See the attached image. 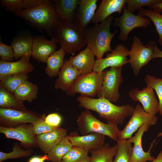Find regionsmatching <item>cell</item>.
I'll return each instance as SVG.
<instances>
[{"instance_id":"1","label":"cell","mask_w":162,"mask_h":162,"mask_svg":"<svg viewBox=\"0 0 162 162\" xmlns=\"http://www.w3.org/2000/svg\"><path fill=\"white\" fill-rule=\"evenodd\" d=\"M77 100L79 106L95 111L107 123L117 125L122 124L125 119L132 115L134 109L128 104L120 106L116 105L103 97L94 98L81 95Z\"/></svg>"},{"instance_id":"2","label":"cell","mask_w":162,"mask_h":162,"mask_svg":"<svg viewBox=\"0 0 162 162\" xmlns=\"http://www.w3.org/2000/svg\"><path fill=\"white\" fill-rule=\"evenodd\" d=\"M113 19V17L110 16L100 23L85 29L86 44L96 56V60L103 58L105 53L112 50L110 46L111 41L118 32L117 30L113 33L110 32Z\"/></svg>"},{"instance_id":"3","label":"cell","mask_w":162,"mask_h":162,"mask_svg":"<svg viewBox=\"0 0 162 162\" xmlns=\"http://www.w3.org/2000/svg\"><path fill=\"white\" fill-rule=\"evenodd\" d=\"M85 29L74 20H61L53 30V38L66 53L73 56L86 45Z\"/></svg>"},{"instance_id":"4","label":"cell","mask_w":162,"mask_h":162,"mask_svg":"<svg viewBox=\"0 0 162 162\" xmlns=\"http://www.w3.org/2000/svg\"><path fill=\"white\" fill-rule=\"evenodd\" d=\"M15 14L47 31L53 30L61 20L56 12L53 1L49 0H46L36 7L22 10Z\"/></svg>"},{"instance_id":"5","label":"cell","mask_w":162,"mask_h":162,"mask_svg":"<svg viewBox=\"0 0 162 162\" xmlns=\"http://www.w3.org/2000/svg\"><path fill=\"white\" fill-rule=\"evenodd\" d=\"M76 122L78 130L82 135L95 133L107 136L116 142L119 138L120 130L118 125L103 123L89 110L82 111L78 117Z\"/></svg>"},{"instance_id":"6","label":"cell","mask_w":162,"mask_h":162,"mask_svg":"<svg viewBox=\"0 0 162 162\" xmlns=\"http://www.w3.org/2000/svg\"><path fill=\"white\" fill-rule=\"evenodd\" d=\"M156 43L151 40L144 46L139 38L134 37L131 47L129 52L128 63L131 65L134 74L137 76L141 68L152 59Z\"/></svg>"},{"instance_id":"7","label":"cell","mask_w":162,"mask_h":162,"mask_svg":"<svg viewBox=\"0 0 162 162\" xmlns=\"http://www.w3.org/2000/svg\"><path fill=\"white\" fill-rule=\"evenodd\" d=\"M103 81L102 73L92 71L89 74L78 77L66 92V94L68 95L73 96L78 93L82 95L93 97L98 95L101 87Z\"/></svg>"},{"instance_id":"8","label":"cell","mask_w":162,"mask_h":162,"mask_svg":"<svg viewBox=\"0 0 162 162\" xmlns=\"http://www.w3.org/2000/svg\"><path fill=\"white\" fill-rule=\"evenodd\" d=\"M122 67H111L102 72L103 81L97 95L98 98H104L112 103L118 100L120 97L119 88L123 81Z\"/></svg>"},{"instance_id":"9","label":"cell","mask_w":162,"mask_h":162,"mask_svg":"<svg viewBox=\"0 0 162 162\" xmlns=\"http://www.w3.org/2000/svg\"><path fill=\"white\" fill-rule=\"evenodd\" d=\"M150 25L149 20L144 16L136 15L131 13L127 7L123 8V13L120 17L115 18L113 24L114 27H118L120 29L119 38L125 41L130 32L138 28H146Z\"/></svg>"},{"instance_id":"10","label":"cell","mask_w":162,"mask_h":162,"mask_svg":"<svg viewBox=\"0 0 162 162\" xmlns=\"http://www.w3.org/2000/svg\"><path fill=\"white\" fill-rule=\"evenodd\" d=\"M158 118L145 112L139 104L135 106L131 116L124 129L120 131L119 139H128L145 124L150 127L155 125Z\"/></svg>"},{"instance_id":"11","label":"cell","mask_w":162,"mask_h":162,"mask_svg":"<svg viewBox=\"0 0 162 162\" xmlns=\"http://www.w3.org/2000/svg\"><path fill=\"white\" fill-rule=\"evenodd\" d=\"M43 116L28 110L0 108V123L1 126L3 127H13L21 124H32Z\"/></svg>"},{"instance_id":"12","label":"cell","mask_w":162,"mask_h":162,"mask_svg":"<svg viewBox=\"0 0 162 162\" xmlns=\"http://www.w3.org/2000/svg\"><path fill=\"white\" fill-rule=\"evenodd\" d=\"M0 132L7 138L19 140L25 147L29 148L38 146L36 135L32 131V124H23L9 127L1 126Z\"/></svg>"},{"instance_id":"13","label":"cell","mask_w":162,"mask_h":162,"mask_svg":"<svg viewBox=\"0 0 162 162\" xmlns=\"http://www.w3.org/2000/svg\"><path fill=\"white\" fill-rule=\"evenodd\" d=\"M129 50L121 44H118L106 57L95 60L93 71L102 73L107 68L122 67L128 63L127 56Z\"/></svg>"},{"instance_id":"14","label":"cell","mask_w":162,"mask_h":162,"mask_svg":"<svg viewBox=\"0 0 162 162\" xmlns=\"http://www.w3.org/2000/svg\"><path fill=\"white\" fill-rule=\"evenodd\" d=\"M128 96L132 100L140 102L146 112L154 116L159 112V101L151 87L147 85L142 90L134 88L130 91Z\"/></svg>"},{"instance_id":"15","label":"cell","mask_w":162,"mask_h":162,"mask_svg":"<svg viewBox=\"0 0 162 162\" xmlns=\"http://www.w3.org/2000/svg\"><path fill=\"white\" fill-rule=\"evenodd\" d=\"M150 127L145 124L140 128L134 136H132L128 139L131 143L134 144L132 152L130 162H146L148 161H152L155 158L151 155L150 151L155 142L153 141L151 143L150 146L147 152H146L143 150L142 145V136Z\"/></svg>"},{"instance_id":"16","label":"cell","mask_w":162,"mask_h":162,"mask_svg":"<svg viewBox=\"0 0 162 162\" xmlns=\"http://www.w3.org/2000/svg\"><path fill=\"white\" fill-rule=\"evenodd\" d=\"M68 136L73 146L82 148L89 152L101 148L104 144L105 137L104 135L93 132L82 136L70 134Z\"/></svg>"},{"instance_id":"17","label":"cell","mask_w":162,"mask_h":162,"mask_svg":"<svg viewBox=\"0 0 162 162\" xmlns=\"http://www.w3.org/2000/svg\"><path fill=\"white\" fill-rule=\"evenodd\" d=\"M57 44L53 38L50 40L40 37L33 38L32 57L39 62L46 63L47 58L56 51Z\"/></svg>"},{"instance_id":"18","label":"cell","mask_w":162,"mask_h":162,"mask_svg":"<svg viewBox=\"0 0 162 162\" xmlns=\"http://www.w3.org/2000/svg\"><path fill=\"white\" fill-rule=\"evenodd\" d=\"M30 57L27 55L21 57L16 62L0 61V78L4 76L20 73L28 74L34 67L29 62Z\"/></svg>"},{"instance_id":"19","label":"cell","mask_w":162,"mask_h":162,"mask_svg":"<svg viewBox=\"0 0 162 162\" xmlns=\"http://www.w3.org/2000/svg\"><path fill=\"white\" fill-rule=\"evenodd\" d=\"M94 56L91 49L87 46L76 56H71L68 60L79 71L80 76H82L93 71L95 62Z\"/></svg>"},{"instance_id":"20","label":"cell","mask_w":162,"mask_h":162,"mask_svg":"<svg viewBox=\"0 0 162 162\" xmlns=\"http://www.w3.org/2000/svg\"><path fill=\"white\" fill-rule=\"evenodd\" d=\"M80 76L79 71L65 59L54 84L56 89L67 92Z\"/></svg>"},{"instance_id":"21","label":"cell","mask_w":162,"mask_h":162,"mask_svg":"<svg viewBox=\"0 0 162 162\" xmlns=\"http://www.w3.org/2000/svg\"><path fill=\"white\" fill-rule=\"evenodd\" d=\"M97 0H80L75 12L74 20L84 29L92 20L97 8Z\"/></svg>"},{"instance_id":"22","label":"cell","mask_w":162,"mask_h":162,"mask_svg":"<svg viewBox=\"0 0 162 162\" xmlns=\"http://www.w3.org/2000/svg\"><path fill=\"white\" fill-rule=\"evenodd\" d=\"M127 0H103L92 20L95 24L101 22L115 12L121 14Z\"/></svg>"},{"instance_id":"23","label":"cell","mask_w":162,"mask_h":162,"mask_svg":"<svg viewBox=\"0 0 162 162\" xmlns=\"http://www.w3.org/2000/svg\"><path fill=\"white\" fill-rule=\"evenodd\" d=\"M67 129L59 128L50 132L36 136L38 146L45 154L58 143L67 135Z\"/></svg>"},{"instance_id":"24","label":"cell","mask_w":162,"mask_h":162,"mask_svg":"<svg viewBox=\"0 0 162 162\" xmlns=\"http://www.w3.org/2000/svg\"><path fill=\"white\" fill-rule=\"evenodd\" d=\"M56 12L62 20L74 21L75 12L80 0H54L53 1Z\"/></svg>"},{"instance_id":"25","label":"cell","mask_w":162,"mask_h":162,"mask_svg":"<svg viewBox=\"0 0 162 162\" xmlns=\"http://www.w3.org/2000/svg\"><path fill=\"white\" fill-rule=\"evenodd\" d=\"M65 53L64 50L60 48L55 52L47 59L45 71L50 78L58 75L60 69L64 64V58Z\"/></svg>"},{"instance_id":"26","label":"cell","mask_w":162,"mask_h":162,"mask_svg":"<svg viewBox=\"0 0 162 162\" xmlns=\"http://www.w3.org/2000/svg\"><path fill=\"white\" fill-rule=\"evenodd\" d=\"M0 108L26 111L24 101L18 99L13 93L0 86Z\"/></svg>"},{"instance_id":"27","label":"cell","mask_w":162,"mask_h":162,"mask_svg":"<svg viewBox=\"0 0 162 162\" xmlns=\"http://www.w3.org/2000/svg\"><path fill=\"white\" fill-rule=\"evenodd\" d=\"M46 0H1L3 7L8 11L16 14L23 10L36 7Z\"/></svg>"},{"instance_id":"28","label":"cell","mask_w":162,"mask_h":162,"mask_svg":"<svg viewBox=\"0 0 162 162\" xmlns=\"http://www.w3.org/2000/svg\"><path fill=\"white\" fill-rule=\"evenodd\" d=\"M33 38L31 37L20 38L12 41L11 46L16 60L25 56L30 57L32 56Z\"/></svg>"},{"instance_id":"29","label":"cell","mask_w":162,"mask_h":162,"mask_svg":"<svg viewBox=\"0 0 162 162\" xmlns=\"http://www.w3.org/2000/svg\"><path fill=\"white\" fill-rule=\"evenodd\" d=\"M117 150L116 145L110 147L109 143L104 144L99 149L89 151L91 162H112Z\"/></svg>"},{"instance_id":"30","label":"cell","mask_w":162,"mask_h":162,"mask_svg":"<svg viewBox=\"0 0 162 162\" xmlns=\"http://www.w3.org/2000/svg\"><path fill=\"white\" fill-rule=\"evenodd\" d=\"M38 85L26 80L20 85L13 94L19 99L31 102L37 97Z\"/></svg>"},{"instance_id":"31","label":"cell","mask_w":162,"mask_h":162,"mask_svg":"<svg viewBox=\"0 0 162 162\" xmlns=\"http://www.w3.org/2000/svg\"><path fill=\"white\" fill-rule=\"evenodd\" d=\"M73 147L68 135H66L47 154L51 162H62L63 157Z\"/></svg>"},{"instance_id":"32","label":"cell","mask_w":162,"mask_h":162,"mask_svg":"<svg viewBox=\"0 0 162 162\" xmlns=\"http://www.w3.org/2000/svg\"><path fill=\"white\" fill-rule=\"evenodd\" d=\"M28 74L20 73L7 76L0 78V86L13 93L25 81L28 80Z\"/></svg>"},{"instance_id":"33","label":"cell","mask_w":162,"mask_h":162,"mask_svg":"<svg viewBox=\"0 0 162 162\" xmlns=\"http://www.w3.org/2000/svg\"><path fill=\"white\" fill-rule=\"evenodd\" d=\"M117 142V151L112 162H130L132 152L131 143L128 139H119Z\"/></svg>"},{"instance_id":"34","label":"cell","mask_w":162,"mask_h":162,"mask_svg":"<svg viewBox=\"0 0 162 162\" xmlns=\"http://www.w3.org/2000/svg\"><path fill=\"white\" fill-rule=\"evenodd\" d=\"M138 10V15L148 17L154 24L159 36L158 42L162 46V15L150 9H146L142 8Z\"/></svg>"},{"instance_id":"35","label":"cell","mask_w":162,"mask_h":162,"mask_svg":"<svg viewBox=\"0 0 162 162\" xmlns=\"http://www.w3.org/2000/svg\"><path fill=\"white\" fill-rule=\"evenodd\" d=\"M89 152L82 148L73 146L63 157L62 162H81L88 156Z\"/></svg>"},{"instance_id":"36","label":"cell","mask_w":162,"mask_h":162,"mask_svg":"<svg viewBox=\"0 0 162 162\" xmlns=\"http://www.w3.org/2000/svg\"><path fill=\"white\" fill-rule=\"evenodd\" d=\"M32 152L31 149H23L18 144L15 143L14 145L11 152L9 153L0 152V162H2L9 159L29 157L32 154Z\"/></svg>"},{"instance_id":"37","label":"cell","mask_w":162,"mask_h":162,"mask_svg":"<svg viewBox=\"0 0 162 162\" xmlns=\"http://www.w3.org/2000/svg\"><path fill=\"white\" fill-rule=\"evenodd\" d=\"M144 80L147 85L156 91L159 100V112L162 116V79L157 78L149 74L146 75Z\"/></svg>"},{"instance_id":"38","label":"cell","mask_w":162,"mask_h":162,"mask_svg":"<svg viewBox=\"0 0 162 162\" xmlns=\"http://www.w3.org/2000/svg\"><path fill=\"white\" fill-rule=\"evenodd\" d=\"M45 115L32 123V131L35 135L53 131L59 128L50 126L45 122Z\"/></svg>"},{"instance_id":"39","label":"cell","mask_w":162,"mask_h":162,"mask_svg":"<svg viewBox=\"0 0 162 162\" xmlns=\"http://www.w3.org/2000/svg\"><path fill=\"white\" fill-rule=\"evenodd\" d=\"M161 0H127V8L132 13L136 10H138L144 6H147L150 9L154 3L160 2Z\"/></svg>"},{"instance_id":"40","label":"cell","mask_w":162,"mask_h":162,"mask_svg":"<svg viewBox=\"0 0 162 162\" xmlns=\"http://www.w3.org/2000/svg\"><path fill=\"white\" fill-rule=\"evenodd\" d=\"M0 56L1 60L8 62H13L14 55L11 46L6 45L0 40Z\"/></svg>"},{"instance_id":"41","label":"cell","mask_w":162,"mask_h":162,"mask_svg":"<svg viewBox=\"0 0 162 162\" xmlns=\"http://www.w3.org/2000/svg\"><path fill=\"white\" fill-rule=\"evenodd\" d=\"M44 120L45 122L50 126L60 128L62 118L58 113L54 112L47 115L45 117Z\"/></svg>"},{"instance_id":"42","label":"cell","mask_w":162,"mask_h":162,"mask_svg":"<svg viewBox=\"0 0 162 162\" xmlns=\"http://www.w3.org/2000/svg\"><path fill=\"white\" fill-rule=\"evenodd\" d=\"M49 159L47 155L43 156H35L31 158L28 162H44L46 160H49Z\"/></svg>"},{"instance_id":"43","label":"cell","mask_w":162,"mask_h":162,"mask_svg":"<svg viewBox=\"0 0 162 162\" xmlns=\"http://www.w3.org/2000/svg\"><path fill=\"white\" fill-rule=\"evenodd\" d=\"M150 8L159 13L161 12L162 11V0L153 4Z\"/></svg>"},{"instance_id":"44","label":"cell","mask_w":162,"mask_h":162,"mask_svg":"<svg viewBox=\"0 0 162 162\" xmlns=\"http://www.w3.org/2000/svg\"><path fill=\"white\" fill-rule=\"evenodd\" d=\"M162 58V51L160 50L157 46L155 48L152 58Z\"/></svg>"},{"instance_id":"45","label":"cell","mask_w":162,"mask_h":162,"mask_svg":"<svg viewBox=\"0 0 162 162\" xmlns=\"http://www.w3.org/2000/svg\"><path fill=\"white\" fill-rule=\"evenodd\" d=\"M151 162H162V151H160L157 157Z\"/></svg>"},{"instance_id":"46","label":"cell","mask_w":162,"mask_h":162,"mask_svg":"<svg viewBox=\"0 0 162 162\" xmlns=\"http://www.w3.org/2000/svg\"><path fill=\"white\" fill-rule=\"evenodd\" d=\"M81 162H91V159L90 157L88 156L85 159Z\"/></svg>"},{"instance_id":"47","label":"cell","mask_w":162,"mask_h":162,"mask_svg":"<svg viewBox=\"0 0 162 162\" xmlns=\"http://www.w3.org/2000/svg\"><path fill=\"white\" fill-rule=\"evenodd\" d=\"M158 137H162V132H160L158 134Z\"/></svg>"}]
</instances>
